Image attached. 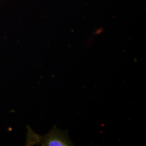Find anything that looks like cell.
I'll return each instance as SVG.
<instances>
[{
    "instance_id": "cell-1",
    "label": "cell",
    "mask_w": 146,
    "mask_h": 146,
    "mask_svg": "<svg viewBox=\"0 0 146 146\" xmlns=\"http://www.w3.org/2000/svg\"><path fill=\"white\" fill-rule=\"evenodd\" d=\"M37 143H41L44 146H73L72 142L69 139L68 132L63 131L54 126L47 135L40 137L37 136Z\"/></svg>"
}]
</instances>
